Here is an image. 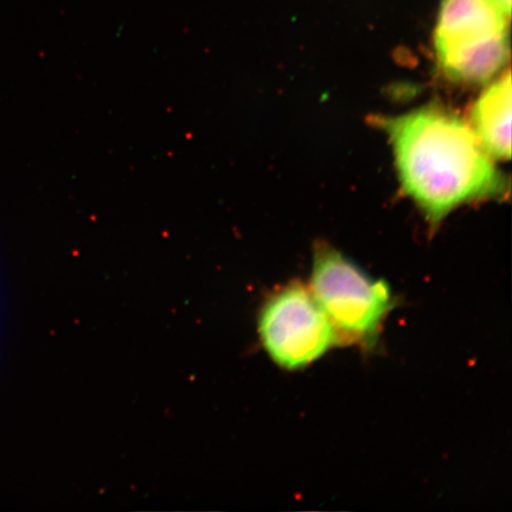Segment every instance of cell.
<instances>
[{
  "label": "cell",
  "mask_w": 512,
  "mask_h": 512,
  "mask_svg": "<svg viewBox=\"0 0 512 512\" xmlns=\"http://www.w3.org/2000/svg\"><path fill=\"white\" fill-rule=\"evenodd\" d=\"M377 121L393 146L402 189L432 226L465 203L507 190L471 125L446 108L430 105Z\"/></svg>",
  "instance_id": "cell-1"
},
{
  "label": "cell",
  "mask_w": 512,
  "mask_h": 512,
  "mask_svg": "<svg viewBox=\"0 0 512 512\" xmlns=\"http://www.w3.org/2000/svg\"><path fill=\"white\" fill-rule=\"evenodd\" d=\"M509 15L495 0H443L434 48L445 78L459 85H483L509 59Z\"/></svg>",
  "instance_id": "cell-2"
},
{
  "label": "cell",
  "mask_w": 512,
  "mask_h": 512,
  "mask_svg": "<svg viewBox=\"0 0 512 512\" xmlns=\"http://www.w3.org/2000/svg\"><path fill=\"white\" fill-rule=\"evenodd\" d=\"M310 288L334 328L337 344L374 347L394 306L387 283L371 278L323 243L315 248Z\"/></svg>",
  "instance_id": "cell-3"
},
{
  "label": "cell",
  "mask_w": 512,
  "mask_h": 512,
  "mask_svg": "<svg viewBox=\"0 0 512 512\" xmlns=\"http://www.w3.org/2000/svg\"><path fill=\"white\" fill-rule=\"evenodd\" d=\"M259 334L268 355L286 370H300L324 356L337 338L310 286L287 285L262 307Z\"/></svg>",
  "instance_id": "cell-4"
},
{
  "label": "cell",
  "mask_w": 512,
  "mask_h": 512,
  "mask_svg": "<svg viewBox=\"0 0 512 512\" xmlns=\"http://www.w3.org/2000/svg\"><path fill=\"white\" fill-rule=\"evenodd\" d=\"M471 127L492 157L511 155V75L509 70L491 83L471 111Z\"/></svg>",
  "instance_id": "cell-5"
},
{
  "label": "cell",
  "mask_w": 512,
  "mask_h": 512,
  "mask_svg": "<svg viewBox=\"0 0 512 512\" xmlns=\"http://www.w3.org/2000/svg\"><path fill=\"white\" fill-rule=\"evenodd\" d=\"M495 2L499 5V8L505 12V14L510 16L511 0H495Z\"/></svg>",
  "instance_id": "cell-6"
}]
</instances>
